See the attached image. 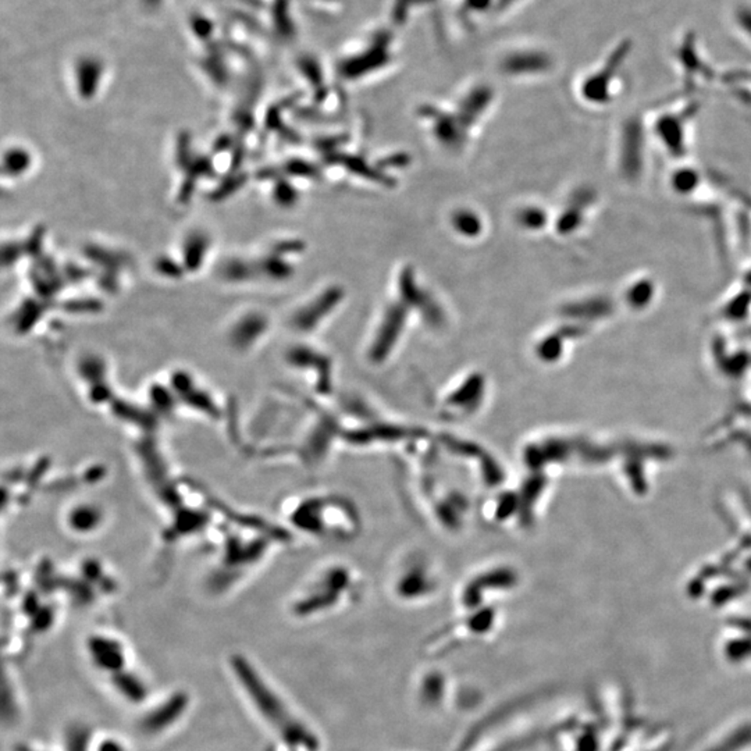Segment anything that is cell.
I'll list each match as a JSON object with an SVG mask.
<instances>
[{"label":"cell","instance_id":"6da1fadb","mask_svg":"<svg viewBox=\"0 0 751 751\" xmlns=\"http://www.w3.org/2000/svg\"><path fill=\"white\" fill-rule=\"evenodd\" d=\"M230 667L255 711L280 735L284 743L291 747L315 751L318 745L315 736L291 713L283 699L273 690L248 658L233 655L230 658Z\"/></svg>","mask_w":751,"mask_h":751},{"label":"cell","instance_id":"7c38bea8","mask_svg":"<svg viewBox=\"0 0 751 751\" xmlns=\"http://www.w3.org/2000/svg\"><path fill=\"white\" fill-rule=\"evenodd\" d=\"M274 198L277 199V202L280 204H291L295 198V192L291 189L289 185H286V191H283V187L282 185H277L276 189H274Z\"/></svg>","mask_w":751,"mask_h":751},{"label":"cell","instance_id":"ba28073f","mask_svg":"<svg viewBox=\"0 0 751 751\" xmlns=\"http://www.w3.org/2000/svg\"><path fill=\"white\" fill-rule=\"evenodd\" d=\"M340 296H341V294H340L337 289H333V291L324 294V296L319 298V299H316V302H315V305H313L312 308H308V309L304 311V316H305V318L298 319L299 326H301V324H311V323L315 324V323L319 321L318 316L326 315V313H328V312L331 311L333 305L337 304V301L340 299Z\"/></svg>","mask_w":751,"mask_h":751},{"label":"cell","instance_id":"3957f363","mask_svg":"<svg viewBox=\"0 0 751 751\" xmlns=\"http://www.w3.org/2000/svg\"><path fill=\"white\" fill-rule=\"evenodd\" d=\"M189 704L188 694L177 691L152 708L141 721V730L149 736L165 733L169 728L176 725L187 711Z\"/></svg>","mask_w":751,"mask_h":751},{"label":"cell","instance_id":"8992f818","mask_svg":"<svg viewBox=\"0 0 751 751\" xmlns=\"http://www.w3.org/2000/svg\"><path fill=\"white\" fill-rule=\"evenodd\" d=\"M208 245L209 240L204 234L195 233L187 238L184 245V262L188 269L196 270L202 265V260L208 252Z\"/></svg>","mask_w":751,"mask_h":751},{"label":"cell","instance_id":"52a82bcc","mask_svg":"<svg viewBox=\"0 0 751 751\" xmlns=\"http://www.w3.org/2000/svg\"><path fill=\"white\" fill-rule=\"evenodd\" d=\"M31 166V156L26 149L13 148L4 155L3 172L10 177H17L24 174L26 170Z\"/></svg>","mask_w":751,"mask_h":751},{"label":"cell","instance_id":"8fae6325","mask_svg":"<svg viewBox=\"0 0 751 751\" xmlns=\"http://www.w3.org/2000/svg\"><path fill=\"white\" fill-rule=\"evenodd\" d=\"M96 751H127V749L124 747V745L118 739L108 738V739H104L102 742H99Z\"/></svg>","mask_w":751,"mask_h":751},{"label":"cell","instance_id":"4fadbf2b","mask_svg":"<svg viewBox=\"0 0 751 751\" xmlns=\"http://www.w3.org/2000/svg\"><path fill=\"white\" fill-rule=\"evenodd\" d=\"M14 751H46V750H39V749H35V747H31V746H27V745H20V746H18V747H16V750H14Z\"/></svg>","mask_w":751,"mask_h":751},{"label":"cell","instance_id":"7a4b0ae2","mask_svg":"<svg viewBox=\"0 0 751 751\" xmlns=\"http://www.w3.org/2000/svg\"><path fill=\"white\" fill-rule=\"evenodd\" d=\"M87 650L92 665L109 678L127 671V654L124 645L118 640L95 636L88 640Z\"/></svg>","mask_w":751,"mask_h":751},{"label":"cell","instance_id":"277c9868","mask_svg":"<svg viewBox=\"0 0 751 751\" xmlns=\"http://www.w3.org/2000/svg\"><path fill=\"white\" fill-rule=\"evenodd\" d=\"M106 65L95 55H81L72 65L74 85L82 99H92L104 79Z\"/></svg>","mask_w":751,"mask_h":751},{"label":"cell","instance_id":"9c48e42d","mask_svg":"<svg viewBox=\"0 0 751 751\" xmlns=\"http://www.w3.org/2000/svg\"><path fill=\"white\" fill-rule=\"evenodd\" d=\"M454 221H455V227H458L460 231H462L464 234H467V235H473V234H476L480 230V223H479L477 217L469 213V212L458 213V215L455 216Z\"/></svg>","mask_w":751,"mask_h":751},{"label":"cell","instance_id":"30bf717a","mask_svg":"<svg viewBox=\"0 0 751 751\" xmlns=\"http://www.w3.org/2000/svg\"><path fill=\"white\" fill-rule=\"evenodd\" d=\"M137 1L143 11H148L150 14L157 13L159 10L165 9L166 4L169 3V0H137Z\"/></svg>","mask_w":751,"mask_h":751},{"label":"cell","instance_id":"5b68a950","mask_svg":"<svg viewBox=\"0 0 751 751\" xmlns=\"http://www.w3.org/2000/svg\"><path fill=\"white\" fill-rule=\"evenodd\" d=\"M110 683L113 684L116 691L130 703L140 704L148 696V687L145 682L135 672H131L128 669L123 674L110 678Z\"/></svg>","mask_w":751,"mask_h":751}]
</instances>
